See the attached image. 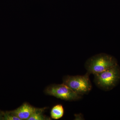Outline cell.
<instances>
[{"instance_id": "cell-2", "label": "cell", "mask_w": 120, "mask_h": 120, "mask_svg": "<svg viewBox=\"0 0 120 120\" xmlns=\"http://www.w3.org/2000/svg\"><path fill=\"white\" fill-rule=\"evenodd\" d=\"M97 86L105 91L112 90L120 81V67L118 64L104 71L94 75Z\"/></svg>"}, {"instance_id": "cell-7", "label": "cell", "mask_w": 120, "mask_h": 120, "mask_svg": "<svg viewBox=\"0 0 120 120\" xmlns=\"http://www.w3.org/2000/svg\"><path fill=\"white\" fill-rule=\"evenodd\" d=\"M45 108L38 109L37 110L31 115L27 120H49L43 116L42 112L45 110Z\"/></svg>"}, {"instance_id": "cell-4", "label": "cell", "mask_w": 120, "mask_h": 120, "mask_svg": "<svg viewBox=\"0 0 120 120\" xmlns=\"http://www.w3.org/2000/svg\"><path fill=\"white\" fill-rule=\"evenodd\" d=\"M45 92L48 95L65 101H77L82 98L81 95L75 93L63 83L50 85L46 88Z\"/></svg>"}, {"instance_id": "cell-9", "label": "cell", "mask_w": 120, "mask_h": 120, "mask_svg": "<svg viewBox=\"0 0 120 120\" xmlns=\"http://www.w3.org/2000/svg\"><path fill=\"white\" fill-rule=\"evenodd\" d=\"M0 120H4L3 112H0Z\"/></svg>"}, {"instance_id": "cell-6", "label": "cell", "mask_w": 120, "mask_h": 120, "mask_svg": "<svg viewBox=\"0 0 120 120\" xmlns=\"http://www.w3.org/2000/svg\"><path fill=\"white\" fill-rule=\"evenodd\" d=\"M64 113V110L62 105H56L51 110V116L52 119L58 120L63 116Z\"/></svg>"}, {"instance_id": "cell-3", "label": "cell", "mask_w": 120, "mask_h": 120, "mask_svg": "<svg viewBox=\"0 0 120 120\" xmlns=\"http://www.w3.org/2000/svg\"><path fill=\"white\" fill-rule=\"evenodd\" d=\"M90 75L87 72L83 75H67L63 78V83L78 94H87L92 89Z\"/></svg>"}, {"instance_id": "cell-8", "label": "cell", "mask_w": 120, "mask_h": 120, "mask_svg": "<svg viewBox=\"0 0 120 120\" xmlns=\"http://www.w3.org/2000/svg\"><path fill=\"white\" fill-rule=\"evenodd\" d=\"M4 120H21L17 116H15L11 112H3Z\"/></svg>"}, {"instance_id": "cell-1", "label": "cell", "mask_w": 120, "mask_h": 120, "mask_svg": "<svg viewBox=\"0 0 120 120\" xmlns=\"http://www.w3.org/2000/svg\"><path fill=\"white\" fill-rule=\"evenodd\" d=\"M114 57L105 53H101L92 56L87 60L85 67L89 74L101 73L118 64Z\"/></svg>"}, {"instance_id": "cell-5", "label": "cell", "mask_w": 120, "mask_h": 120, "mask_svg": "<svg viewBox=\"0 0 120 120\" xmlns=\"http://www.w3.org/2000/svg\"><path fill=\"white\" fill-rule=\"evenodd\" d=\"M38 109L33 107L28 103H23L19 108L10 111L11 113L14 114L21 120H28L30 116L35 112Z\"/></svg>"}]
</instances>
